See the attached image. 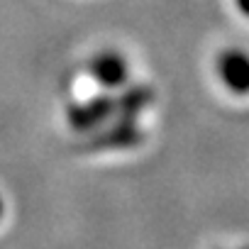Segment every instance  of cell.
<instances>
[{
    "mask_svg": "<svg viewBox=\"0 0 249 249\" xmlns=\"http://www.w3.org/2000/svg\"><path fill=\"white\" fill-rule=\"evenodd\" d=\"M152 100V88L149 86H130L124 88L120 98H115V112L122 120H135Z\"/></svg>",
    "mask_w": 249,
    "mask_h": 249,
    "instance_id": "cell-4",
    "label": "cell"
},
{
    "mask_svg": "<svg viewBox=\"0 0 249 249\" xmlns=\"http://www.w3.org/2000/svg\"><path fill=\"white\" fill-rule=\"evenodd\" d=\"M142 140V132L135 127V120H122L112 127H107L103 135L95 137V147H135Z\"/></svg>",
    "mask_w": 249,
    "mask_h": 249,
    "instance_id": "cell-5",
    "label": "cell"
},
{
    "mask_svg": "<svg viewBox=\"0 0 249 249\" xmlns=\"http://www.w3.org/2000/svg\"><path fill=\"white\" fill-rule=\"evenodd\" d=\"M88 69H90V76L98 83L107 86V88L122 86L124 81H127V76H130L127 61H124L120 54H115V52H100V54H95L90 59Z\"/></svg>",
    "mask_w": 249,
    "mask_h": 249,
    "instance_id": "cell-3",
    "label": "cell"
},
{
    "mask_svg": "<svg viewBox=\"0 0 249 249\" xmlns=\"http://www.w3.org/2000/svg\"><path fill=\"white\" fill-rule=\"evenodd\" d=\"M0 217H3V200H0Z\"/></svg>",
    "mask_w": 249,
    "mask_h": 249,
    "instance_id": "cell-7",
    "label": "cell"
},
{
    "mask_svg": "<svg viewBox=\"0 0 249 249\" xmlns=\"http://www.w3.org/2000/svg\"><path fill=\"white\" fill-rule=\"evenodd\" d=\"M217 76L227 86V90L237 95L249 93V54L230 49L217 56Z\"/></svg>",
    "mask_w": 249,
    "mask_h": 249,
    "instance_id": "cell-2",
    "label": "cell"
},
{
    "mask_svg": "<svg viewBox=\"0 0 249 249\" xmlns=\"http://www.w3.org/2000/svg\"><path fill=\"white\" fill-rule=\"evenodd\" d=\"M234 5H237V10H239L244 18H249V0H234Z\"/></svg>",
    "mask_w": 249,
    "mask_h": 249,
    "instance_id": "cell-6",
    "label": "cell"
},
{
    "mask_svg": "<svg viewBox=\"0 0 249 249\" xmlns=\"http://www.w3.org/2000/svg\"><path fill=\"white\" fill-rule=\"evenodd\" d=\"M112 115H115V98L110 95H98L88 103H76L69 107V122L76 132L95 130Z\"/></svg>",
    "mask_w": 249,
    "mask_h": 249,
    "instance_id": "cell-1",
    "label": "cell"
}]
</instances>
